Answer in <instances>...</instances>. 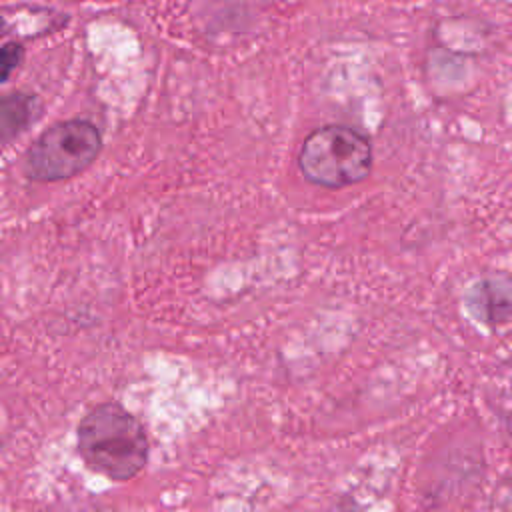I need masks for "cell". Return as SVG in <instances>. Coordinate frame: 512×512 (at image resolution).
<instances>
[{"instance_id": "obj_1", "label": "cell", "mask_w": 512, "mask_h": 512, "mask_svg": "<svg viewBox=\"0 0 512 512\" xmlns=\"http://www.w3.org/2000/svg\"><path fill=\"white\" fill-rule=\"evenodd\" d=\"M76 440L84 464L114 482L136 478L150 458L144 424L114 400L96 404L82 416Z\"/></svg>"}, {"instance_id": "obj_2", "label": "cell", "mask_w": 512, "mask_h": 512, "mask_svg": "<svg viewBox=\"0 0 512 512\" xmlns=\"http://www.w3.org/2000/svg\"><path fill=\"white\" fill-rule=\"evenodd\" d=\"M298 166L318 186H352L370 174L372 144L364 134L348 126H322L302 142Z\"/></svg>"}, {"instance_id": "obj_3", "label": "cell", "mask_w": 512, "mask_h": 512, "mask_svg": "<svg viewBox=\"0 0 512 512\" xmlns=\"http://www.w3.org/2000/svg\"><path fill=\"white\" fill-rule=\"evenodd\" d=\"M102 148L98 128L88 120L50 126L28 150L26 172L40 182L66 180L88 168Z\"/></svg>"}, {"instance_id": "obj_4", "label": "cell", "mask_w": 512, "mask_h": 512, "mask_svg": "<svg viewBox=\"0 0 512 512\" xmlns=\"http://www.w3.org/2000/svg\"><path fill=\"white\" fill-rule=\"evenodd\" d=\"M40 114L38 98L30 94L0 96V140H8L24 132Z\"/></svg>"}, {"instance_id": "obj_5", "label": "cell", "mask_w": 512, "mask_h": 512, "mask_svg": "<svg viewBox=\"0 0 512 512\" xmlns=\"http://www.w3.org/2000/svg\"><path fill=\"white\" fill-rule=\"evenodd\" d=\"M470 308L486 324L508 322V316H510L508 284L506 282H502V286L498 282L478 284L470 294Z\"/></svg>"}, {"instance_id": "obj_6", "label": "cell", "mask_w": 512, "mask_h": 512, "mask_svg": "<svg viewBox=\"0 0 512 512\" xmlns=\"http://www.w3.org/2000/svg\"><path fill=\"white\" fill-rule=\"evenodd\" d=\"M22 44L18 42H8L2 46L0 50V80H6L10 76V72L20 64L22 60Z\"/></svg>"}, {"instance_id": "obj_7", "label": "cell", "mask_w": 512, "mask_h": 512, "mask_svg": "<svg viewBox=\"0 0 512 512\" xmlns=\"http://www.w3.org/2000/svg\"><path fill=\"white\" fill-rule=\"evenodd\" d=\"M336 512H362V510L356 506V502H354V500L346 498V500H342V502L338 504Z\"/></svg>"}, {"instance_id": "obj_8", "label": "cell", "mask_w": 512, "mask_h": 512, "mask_svg": "<svg viewBox=\"0 0 512 512\" xmlns=\"http://www.w3.org/2000/svg\"><path fill=\"white\" fill-rule=\"evenodd\" d=\"M0 26H2V20H0Z\"/></svg>"}]
</instances>
